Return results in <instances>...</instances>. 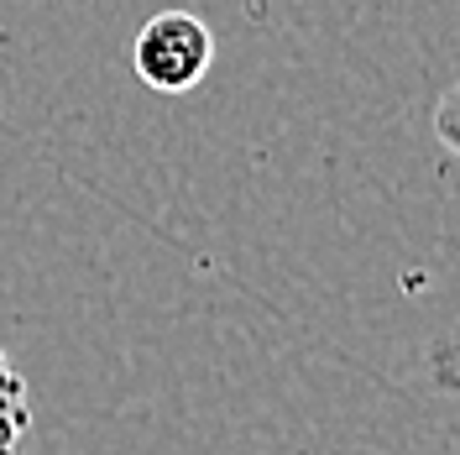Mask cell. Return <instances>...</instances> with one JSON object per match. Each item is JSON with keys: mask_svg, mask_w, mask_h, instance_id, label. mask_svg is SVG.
I'll use <instances>...</instances> for the list:
<instances>
[{"mask_svg": "<svg viewBox=\"0 0 460 455\" xmlns=\"http://www.w3.org/2000/svg\"><path fill=\"white\" fill-rule=\"evenodd\" d=\"M209 63H215V31L194 11H157L131 42V68L157 94H189L194 85H204Z\"/></svg>", "mask_w": 460, "mask_h": 455, "instance_id": "1", "label": "cell"}, {"mask_svg": "<svg viewBox=\"0 0 460 455\" xmlns=\"http://www.w3.org/2000/svg\"><path fill=\"white\" fill-rule=\"evenodd\" d=\"M31 434V393L27 377L16 371L11 351L0 345V455H22Z\"/></svg>", "mask_w": 460, "mask_h": 455, "instance_id": "2", "label": "cell"}, {"mask_svg": "<svg viewBox=\"0 0 460 455\" xmlns=\"http://www.w3.org/2000/svg\"><path fill=\"white\" fill-rule=\"evenodd\" d=\"M434 142L460 157V85L445 89V94H439V105H434Z\"/></svg>", "mask_w": 460, "mask_h": 455, "instance_id": "3", "label": "cell"}]
</instances>
